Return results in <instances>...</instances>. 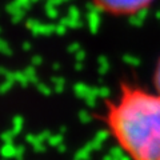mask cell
Instances as JSON below:
<instances>
[{
    "label": "cell",
    "mask_w": 160,
    "mask_h": 160,
    "mask_svg": "<svg viewBox=\"0 0 160 160\" xmlns=\"http://www.w3.org/2000/svg\"><path fill=\"white\" fill-rule=\"evenodd\" d=\"M100 11L112 16H133L146 11L155 0H91Z\"/></svg>",
    "instance_id": "7a4b0ae2"
},
{
    "label": "cell",
    "mask_w": 160,
    "mask_h": 160,
    "mask_svg": "<svg viewBox=\"0 0 160 160\" xmlns=\"http://www.w3.org/2000/svg\"><path fill=\"white\" fill-rule=\"evenodd\" d=\"M152 83H153V88L156 91L160 92V58L158 59V62L155 63V68H153V76H152Z\"/></svg>",
    "instance_id": "3957f363"
},
{
    "label": "cell",
    "mask_w": 160,
    "mask_h": 160,
    "mask_svg": "<svg viewBox=\"0 0 160 160\" xmlns=\"http://www.w3.org/2000/svg\"><path fill=\"white\" fill-rule=\"evenodd\" d=\"M98 119L128 160H160V92L122 80Z\"/></svg>",
    "instance_id": "6da1fadb"
}]
</instances>
